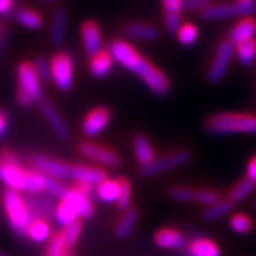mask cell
Listing matches in <instances>:
<instances>
[{
  "label": "cell",
  "instance_id": "obj_43",
  "mask_svg": "<svg viewBox=\"0 0 256 256\" xmlns=\"http://www.w3.org/2000/svg\"><path fill=\"white\" fill-rule=\"evenodd\" d=\"M245 176H246L248 180H250L252 182L256 184V154H254L249 158V161H248Z\"/></svg>",
  "mask_w": 256,
  "mask_h": 256
},
{
  "label": "cell",
  "instance_id": "obj_26",
  "mask_svg": "<svg viewBox=\"0 0 256 256\" xmlns=\"http://www.w3.org/2000/svg\"><path fill=\"white\" fill-rule=\"evenodd\" d=\"M26 234L28 235V238L33 239L34 242H46L52 238L50 225L46 220H42V218L32 220Z\"/></svg>",
  "mask_w": 256,
  "mask_h": 256
},
{
  "label": "cell",
  "instance_id": "obj_24",
  "mask_svg": "<svg viewBox=\"0 0 256 256\" xmlns=\"http://www.w3.org/2000/svg\"><path fill=\"white\" fill-rule=\"evenodd\" d=\"M126 33H127V36L138 38V40H156L160 36L158 28L151 24H146V23H141V22L128 23L126 28Z\"/></svg>",
  "mask_w": 256,
  "mask_h": 256
},
{
  "label": "cell",
  "instance_id": "obj_15",
  "mask_svg": "<svg viewBox=\"0 0 256 256\" xmlns=\"http://www.w3.org/2000/svg\"><path fill=\"white\" fill-rule=\"evenodd\" d=\"M108 175L104 168L92 166V165H72V171H70V178H73L76 182L90 184L92 186H97Z\"/></svg>",
  "mask_w": 256,
  "mask_h": 256
},
{
  "label": "cell",
  "instance_id": "obj_3",
  "mask_svg": "<svg viewBox=\"0 0 256 256\" xmlns=\"http://www.w3.org/2000/svg\"><path fill=\"white\" fill-rule=\"evenodd\" d=\"M94 215V204L90 196H86L72 188L56 208V220L60 225H68L80 218H92Z\"/></svg>",
  "mask_w": 256,
  "mask_h": 256
},
{
  "label": "cell",
  "instance_id": "obj_32",
  "mask_svg": "<svg viewBox=\"0 0 256 256\" xmlns=\"http://www.w3.org/2000/svg\"><path fill=\"white\" fill-rule=\"evenodd\" d=\"M24 190L33 194H38L47 190V175L40 172L38 170H28Z\"/></svg>",
  "mask_w": 256,
  "mask_h": 256
},
{
  "label": "cell",
  "instance_id": "obj_16",
  "mask_svg": "<svg viewBox=\"0 0 256 256\" xmlns=\"http://www.w3.org/2000/svg\"><path fill=\"white\" fill-rule=\"evenodd\" d=\"M82 40L86 53L92 57L101 50L100 26L94 20H87L82 24Z\"/></svg>",
  "mask_w": 256,
  "mask_h": 256
},
{
  "label": "cell",
  "instance_id": "obj_21",
  "mask_svg": "<svg viewBox=\"0 0 256 256\" xmlns=\"http://www.w3.org/2000/svg\"><path fill=\"white\" fill-rule=\"evenodd\" d=\"M134 154L137 161L141 164V166H146V165L151 164L154 160H156V150L151 144V141L142 136V134H138L134 137Z\"/></svg>",
  "mask_w": 256,
  "mask_h": 256
},
{
  "label": "cell",
  "instance_id": "obj_18",
  "mask_svg": "<svg viewBox=\"0 0 256 256\" xmlns=\"http://www.w3.org/2000/svg\"><path fill=\"white\" fill-rule=\"evenodd\" d=\"M256 20L252 16H244L229 32V42L232 44H238L249 38H255Z\"/></svg>",
  "mask_w": 256,
  "mask_h": 256
},
{
  "label": "cell",
  "instance_id": "obj_35",
  "mask_svg": "<svg viewBox=\"0 0 256 256\" xmlns=\"http://www.w3.org/2000/svg\"><path fill=\"white\" fill-rule=\"evenodd\" d=\"M67 249L68 248L66 246V244H64L62 232H56L48 240L46 256H68L67 255Z\"/></svg>",
  "mask_w": 256,
  "mask_h": 256
},
{
  "label": "cell",
  "instance_id": "obj_33",
  "mask_svg": "<svg viewBox=\"0 0 256 256\" xmlns=\"http://www.w3.org/2000/svg\"><path fill=\"white\" fill-rule=\"evenodd\" d=\"M82 229V220H76L74 222H72V224H68V225H66V226H64L62 235H63L66 246L72 248L76 245V242H77L78 238H80Z\"/></svg>",
  "mask_w": 256,
  "mask_h": 256
},
{
  "label": "cell",
  "instance_id": "obj_50",
  "mask_svg": "<svg viewBox=\"0 0 256 256\" xmlns=\"http://www.w3.org/2000/svg\"><path fill=\"white\" fill-rule=\"evenodd\" d=\"M0 256H2V255H0Z\"/></svg>",
  "mask_w": 256,
  "mask_h": 256
},
{
  "label": "cell",
  "instance_id": "obj_1",
  "mask_svg": "<svg viewBox=\"0 0 256 256\" xmlns=\"http://www.w3.org/2000/svg\"><path fill=\"white\" fill-rule=\"evenodd\" d=\"M110 53L114 58V62L120 63L127 70L136 73L146 82V86L156 94H166L170 90V78L166 74L160 70L156 64H152L150 60L138 53V50L134 46H131L126 40H112L110 44Z\"/></svg>",
  "mask_w": 256,
  "mask_h": 256
},
{
  "label": "cell",
  "instance_id": "obj_22",
  "mask_svg": "<svg viewBox=\"0 0 256 256\" xmlns=\"http://www.w3.org/2000/svg\"><path fill=\"white\" fill-rule=\"evenodd\" d=\"M138 222V210L136 208H127L120 216L116 225V235L118 238H128L136 229Z\"/></svg>",
  "mask_w": 256,
  "mask_h": 256
},
{
  "label": "cell",
  "instance_id": "obj_23",
  "mask_svg": "<svg viewBox=\"0 0 256 256\" xmlns=\"http://www.w3.org/2000/svg\"><path fill=\"white\" fill-rule=\"evenodd\" d=\"M97 196L102 202H117L120 194V181L118 178H106L96 186Z\"/></svg>",
  "mask_w": 256,
  "mask_h": 256
},
{
  "label": "cell",
  "instance_id": "obj_30",
  "mask_svg": "<svg viewBox=\"0 0 256 256\" xmlns=\"http://www.w3.org/2000/svg\"><path fill=\"white\" fill-rule=\"evenodd\" d=\"M255 186V182H252L250 180H248L246 176H244L242 180H239L238 182L235 184V185L229 190L228 200L234 202V204H235V202L242 201V200H245L246 196H249V195L254 192Z\"/></svg>",
  "mask_w": 256,
  "mask_h": 256
},
{
  "label": "cell",
  "instance_id": "obj_13",
  "mask_svg": "<svg viewBox=\"0 0 256 256\" xmlns=\"http://www.w3.org/2000/svg\"><path fill=\"white\" fill-rule=\"evenodd\" d=\"M33 165L36 166L40 172H43L47 176H52L56 180H63V178H70V171L72 165L58 161L54 158H48L44 156H37L33 158Z\"/></svg>",
  "mask_w": 256,
  "mask_h": 256
},
{
  "label": "cell",
  "instance_id": "obj_39",
  "mask_svg": "<svg viewBox=\"0 0 256 256\" xmlns=\"http://www.w3.org/2000/svg\"><path fill=\"white\" fill-rule=\"evenodd\" d=\"M47 191H50L58 200H63L64 196L72 191V186H67L63 182H60V180H56L52 176H47Z\"/></svg>",
  "mask_w": 256,
  "mask_h": 256
},
{
  "label": "cell",
  "instance_id": "obj_40",
  "mask_svg": "<svg viewBox=\"0 0 256 256\" xmlns=\"http://www.w3.org/2000/svg\"><path fill=\"white\" fill-rule=\"evenodd\" d=\"M165 18H181L184 10V0H162Z\"/></svg>",
  "mask_w": 256,
  "mask_h": 256
},
{
  "label": "cell",
  "instance_id": "obj_25",
  "mask_svg": "<svg viewBox=\"0 0 256 256\" xmlns=\"http://www.w3.org/2000/svg\"><path fill=\"white\" fill-rule=\"evenodd\" d=\"M67 26V12L63 8H58L53 14L52 28H50V40L53 44H58L63 40Z\"/></svg>",
  "mask_w": 256,
  "mask_h": 256
},
{
  "label": "cell",
  "instance_id": "obj_27",
  "mask_svg": "<svg viewBox=\"0 0 256 256\" xmlns=\"http://www.w3.org/2000/svg\"><path fill=\"white\" fill-rule=\"evenodd\" d=\"M16 18L22 26L30 30H37L43 26V16L33 9H28V8L18 9L16 12Z\"/></svg>",
  "mask_w": 256,
  "mask_h": 256
},
{
  "label": "cell",
  "instance_id": "obj_47",
  "mask_svg": "<svg viewBox=\"0 0 256 256\" xmlns=\"http://www.w3.org/2000/svg\"><path fill=\"white\" fill-rule=\"evenodd\" d=\"M6 37H8V28L3 22H0V48L4 46Z\"/></svg>",
  "mask_w": 256,
  "mask_h": 256
},
{
  "label": "cell",
  "instance_id": "obj_28",
  "mask_svg": "<svg viewBox=\"0 0 256 256\" xmlns=\"http://www.w3.org/2000/svg\"><path fill=\"white\" fill-rule=\"evenodd\" d=\"M232 208H234V202L229 201L228 198H225V200L220 198L216 204L210 205V206H208L206 210H204L202 216H204V220H205L212 222V220H220L222 216L228 215L229 212L232 210Z\"/></svg>",
  "mask_w": 256,
  "mask_h": 256
},
{
  "label": "cell",
  "instance_id": "obj_29",
  "mask_svg": "<svg viewBox=\"0 0 256 256\" xmlns=\"http://www.w3.org/2000/svg\"><path fill=\"white\" fill-rule=\"evenodd\" d=\"M229 226L239 235H246L254 229V220L245 212H234L229 216Z\"/></svg>",
  "mask_w": 256,
  "mask_h": 256
},
{
  "label": "cell",
  "instance_id": "obj_17",
  "mask_svg": "<svg viewBox=\"0 0 256 256\" xmlns=\"http://www.w3.org/2000/svg\"><path fill=\"white\" fill-rule=\"evenodd\" d=\"M188 256H220V245L208 236H196L186 245Z\"/></svg>",
  "mask_w": 256,
  "mask_h": 256
},
{
  "label": "cell",
  "instance_id": "obj_45",
  "mask_svg": "<svg viewBox=\"0 0 256 256\" xmlns=\"http://www.w3.org/2000/svg\"><path fill=\"white\" fill-rule=\"evenodd\" d=\"M8 130H9V117H8L6 112L0 111V137L3 134H6Z\"/></svg>",
  "mask_w": 256,
  "mask_h": 256
},
{
  "label": "cell",
  "instance_id": "obj_9",
  "mask_svg": "<svg viewBox=\"0 0 256 256\" xmlns=\"http://www.w3.org/2000/svg\"><path fill=\"white\" fill-rule=\"evenodd\" d=\"M191 160V152L186 150H176L162 156H156L151 164L141 166V172L144 175H156L172 171L186 164Z\"/></svg>",
  "mask_w": 256,
  "mask_h": 256
},
{
  "label": "cell",
  "instance_id": "obj_10",
  "mask_svg": "<svg viewBox=\"0 0 256 256\" xmlns=\"http://www.w3.org/2000/svg\"><path fill=\"white\" fill-rule=\"evenodd\" d=\"M234 53H235V48L229 40L220 42V46L216 48V53L212 58L210 68H208V80L210 82H218L225 77V74L228 73Z\"/></svg>",
  "mask_w": 256,
  "mask_h": 256
},
{
  "label": "cell",
  "instance_id": "obj_46",
  "mask_svg": "<svg viewBox=\"0 0 256 256\" xmlns=\"http://www.w3.org/2000/svg\"><path fill=\"white\" fill-rule=\"evenodd\" d=\"M14 8V0H0V14H8Z\"/></svg>",
  "mask_w": 256,
  "mask_h": 256
},
{
  "label": "cell",
  "instance_id": "obj_36",
  "mask_svg": "<svg viewBox=\"0 0 256 256\" xmlns=\"http://www.w3.org/2000/svg\"><path fill=\"white\" fill-rule=\"evenodd\" d=\"M176 36H178V40L181 44L190 46V44H194L198 38V28L192 23H184L178 28Z\"/></svg>",
  "mask_w": 256,
  "mask_h": 256
},
{
  "label": "cell",
  "instance_id": "obj_6",
  "mask_svg": "<svg viewBox=\"0 0 256 256\" xmlns=\"http://www.w3.org/2000/svg\"><path fill=\"white\" fill-rule=\"evenodd\" d=\"M0 181L12 191H23L26 185V170H23L10 151L0 156Z\"/></svg>",
  "mask_w": 256,
  "mask_h": 256
},
{
  "label": "cell",
  "instance_id": "obj_48",
  "mask_svg": "<svg viewBox=\"0 0 256 256\" xmlns=\"http://www.w3.org/2000/svg\"><path fill=\"white\" fill-rule=\"evenodd\" d=\"M240 2H255V0H240Z\"/></svg>",
  "mask_w": 256,
  "mask_h": 256
},
{
  "label": "cell",
  "instance_id": "obj_8",
  "mask_svg": "<svg viewBox=\"0 0 256 256\" xmlns=\"http://www.w3.org/2000/svg\"><path fill=\"white\" fill-rule=\"evenodd\" d=\"M256 12V2H230V3H220L210 4L205 10H202V16L206 20H218L230 16H250Z\"/></svg>",
  "mask_w": 256,
  "mask_h": 256
},
{
  "label": "cell",
  "instance_id": "obj_44",
  "mask_svg": "<svg viewBox=\"0 0 256 256\" xmlns=\"http://www.w3.org/2000/svg\"><path fill=\"white\" fill-rule=\"evenodd\" d=\"M76 191H78L80 194H82V195H86V196H90L92 192V185H90V184H84V182H76V185L73 186Z\"/></svg>",
  "mask_w": 256,
  "mask_h": 256
},
{
  "label": "cell",
  "instance_id": "obj_49",
  "mask_svg": "<svg viewBox=\"0 0 256 256\" xmlns=\"http://www.w3.org/2000/svg\"><path fill=\"white\" fill-rule=\"evenodd\" d=\"M44 2H52V0H44Z\"/></svg>",
  "mask_w": 256,
  "mask_h": 256
},
{
  "label": "cell",
  "instance_id": "obj_34",
  "mask_svg": "<svg viewBox=\"0 0 256 256\" xmlns=\"http://www.w3.org/2000/svg\"><path fill=\"white\" fill-rule=\"evenodd\" d=\"M120 194H118V200H117V205L121 210H127L131 204V196H132V186H131V182L128 181V178L126 176H120Z\"/></svg>",
  "mask_w": 256,
  "mask_h": 256
},
{
  "label": "cell",
  "instance_id": "obj_31",
  "mask_svg": "<svg viewBox=\"0 0 256 256\" xmlns=\"http://www.w3.org/2000/svg\"><path fill=\"white\" fill-rule=\"evenodd\" d=\"M235 53L239 62L245 66H249L255 62L256 58V40L255 38H249L245 42H240L238 44H235Z\"/></svg>",
  "mask_w": 256,
  "mask_h": 256
},
{
  "label": "cell",
  "instance_id": "obj_4",
  "mask_svg": "<svg viewBox=\"0 0 256 256\" xmlns=\"http://www.w3.org/2000/svg\"><path fill=\"white\" fill-rule=\"evenodd\" d=\"M18 82L16 101L22 107H28L34 101L42 100L43 88L40 84V77L37 76L33 63L23 62L18 64Z\"/></svg>",
  "mask_w": 256,
  "mask_h": 256
},
{
  "label": "cell",
  "instance_id": "obj_20",
  "mask_svg": "<svg viewBox=\"0 0 256 256\" xmlns=\"http://www.w3.org/2000/svg\"><path fill=\"white\" fill-rule=\"evenodd\" d=\"M40 108H42V112L43 116L46 117V120L48 121V124L53 127V130L56 131V134L63 140H68L70 138V131H68V127L67 124L64 122V120L62 118V116L57 112L54 107L47 102V101H42L40 102Z\"/></svg>",
  "mask_w": 256,
  "mask_h": 256
},
{
  "label": "cell",
  "instance_id": "obj_19",
  "mask_svg": "<svg viewBox=\"0 0 256 256\" xmlns=\"http://www.w3.org/2000/svg\"><path fill=\"white\" fill-rule=\"evenodd\" d=\"M112 64H114V58L111 56L110 50H102L97 52L96 54H92L90 57V64H88V68H90V73L92 77L96 78H102L106 77L107 74L110 73L111 68H112Z\"/></svg>",
  "mask_w": 256,
  "mask_h": 256
},
{
  "label": "cell",
  "instance_id": "obj_2",
  "mask_svg": "<svg viewBox=\"0 0 256 256\" xmlns=\"http://www.w3.org/2000/svg\"><path fill=\"white\" fill-rule=\"evenodd\" d=\"M205 127L214 134H256V114L224 111L208 117Z\"/></svg>",
  "mask_w": 256,
  "mask_h": 256
},
{
  "label": "cell",
  "instance_id": "obj_12",
  "mask_svg": "<svg viewBox=\"0 0 256 256\" xmlns=\"http://www.w3.org/2000/svg\"><path fill=\"white\" fill-rule=\"evenodd\" d=\"M111 111L107 107H94L92 111L87 112L82 124V130L84 136L87 137H97L101 134L106 127L110 124Z\"/></svg>",
  "mask_w": 256,
  "mask_h": 256
},
{
  "label": "cell",
  "instance_id": "obj_14",
  "mask_svg": "<svg viewBox=\"0 0 256 256\" xmlns=\"http://www.w3.org/2000/svg\"><path fill=\"white\" fill-rule=\"evenodd\" d=\"M154 242L161 249H180L186 245V238L182 230L172 226H162L154 234Z\"/></svg>",
  "mask_w": 256,
  "mask_h": 256
},
{
  "label": "cell",
  "instance_id": "obj_41",
  "mask_svg": "<svg viewBox=\"0 0 256 256\" xmlns=\"http://www.w3.org/2000/svg\"><path fill=\"white\" fill-rule=\"evenodd\" d=\"M34 70H36L37 76L40 77V80H48L52 78V67H50V62L46 60L44 57H37L33 62Z\"/></svg>",
  "mask_w": 256,
  "mask_h": 256
},
{
  "label": "cell",
  "instance_id": "obj_42",
  "mask_svg": "<svg viewBox=\"0 0 256 256\" xmlns=\"http://www.w3.org/2000/svg\"><path fill=\"white\" fill-rule=\"evenodd\" d=\"M210 6V0H184V10H205Z\"/></svg>",
  "mask_w": 256,
  "mask_h": 256
},
{
  "label": "cell",
  "instance_id": "obj_37",
  "mask_svg": "<svg viewBox=\"0 0 256 256\" xmlns=\"http://www.w3.org/2000/svg\"><path fill=\"white\" fill-rule=\"evenodd\" d=\"M220 200V192L216 190H212V188H201V190H196L195 191V200L194 201L201 204L204 206H210L214 204Z\"/></svg>",
  "mask_w": 256,
  "mask_h": 256
},
{
  "label": "cell",
  "instance_id": "obj_5",
  "mask_svg": "<svg viewBox=\"0 0 256 256\" xmlns=\"http://www.w3.org/2000/svg\"><path fill=\"white\" fill-rule=\"evenodd\" d=\"M3 208L8 215L10 226L18 234L23 235L28 232V225L32 222V212L28 210V204L18 191L6 190L3 192Z\"/></svg>",
  "mask_w": 256,
  "mask_h": 256
},
{
  "label": "cell",
  "instance_id": "obj_7",
  "mask_svg": "<svg viewBox=\"0 0 256 256\" xmlns=\"http://www.w3.org/2000/svg\"><path fill=\"white\" fill-rule=\"evenodd\" d=\"M52 67V78L56 87L62 92H68L73 86L74 80V63L73 57L67 52L56 53L50 60Z\"/></svg>",
  "mask_w": 256,
  "mask_h": 256
},
{
  "label": "cell",
  "instance_id": "obj_38",
  "mask_svg": "<svg viewBox=\"0 0 256 256\" xmlns=\"http://www.w3.org/2000/svg\"><path fill=\"white\" fill-rule=\"evenodd\" d=\"M168 195L171 196V200L176 202H192L195 200V190H192L190 186H171Z\"/></svg>",
  "mask_w": 256,
  "mask_h": 256
},
{
  "label": "cell",
  "instance_id": "obj_11",
  "mask_svg": "<svg viewBox=\"0 0 256 256\" xmlns=\"http://www.w3.org/2000/svg\"><path fill=\"white\" fill-rule=\"evenodd\" d=\"M78 151L82 156L92 160L97 164L106 165V166H118L121 164V158L112 148L101 146L92 141H82L78 146Z\"/></svg>",
  "mask_w": 256,
  "mask_h": 256
}]
</instances>
